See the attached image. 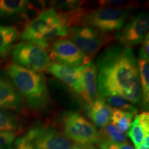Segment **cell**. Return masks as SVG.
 <instances>
[{
    "instance_id": "1",
    "label": "cell",
    "mask_w": 149,
    "mask_h": 149,
    "mask_svg": "<svg viewBox=\"0 0 149 149\" xmlns=\"http://www.w3.org/2000/svg\"><path fill=\"white\" fill-rule=\"evenodd\" d=\"M96 66L100 97L119 96L135 104L141 101L137 59L132 48L109 46L98 57Z\"/></svg>"
},
{
    "instance_id": "2",
    "label": "cell",
    "mask_w": 149,
    "mask_h": 149,
    "mask_svg": "<svg viewBox=\"0 0 149 149\" xmlns=\"http://www.w3.org/2000/svg\"><path fill=\"white\" fill-rule=\"evenodd\" d=\"M6 74L31 109L42 111L47 107L50 97L44 74L14 64L7 67Z\"/></svg>"
},
{
    "instance_id": "3",
    "label": "cell",
    "mask_w": 149,
    "mask_h": 149,
    "mask_svg": "<svg viewBox=\"0 0 149 149\" xmlns=\"http://www.w3.org/2000/svg\"><path fill=\"white\" fill-rule=\"evenodd\" d=\"M128 17V9L100 7L86 11L80 27L92 28L103 33L119 31L124 26Z\"/></svg>"
},
{
    "instance_id": "4",
    "label": "cell",
    "mask_w": 149,
    "mask_h": 149,
    "mask_svg": "<svg viewBox=\"0 0 149 149\" xmlns=\"http://www.w3.org/2000/svg\"><path fill=\"white\" fill-rule=\"evenodd\" d=\"M63 133L81 146H90L100 139L99 131L92 123L76 112L68 111L61 117Z\"/></svg>"
},
{
    "instance_id": "5",
    "label": "cell",
    "mask_w": 149,
    "mask_h": 149,
    "mask_svg": "<svg viewBox=\"0 0 149 149\" xmlns=\"http://www.w3.org/2000/svg\"><path fill=\"white\" fill-rule=\"evenodd\" d=\"M11 56L14 64L38 73L47 72L51 64L46 49L26 42L15 44L11 50Z\"/></svg>"
},
{
    "instance_id": "6",
    "label": "cell",
    "mask_w": 149,
    "mask_h": 149,
    "mask_svg": "<svg viewBox=\"0 0 149 149\" xmlns=\"http://www.w3.org/2000/svg\"><path fill=\"white\" fill-rule=\"evenodd\" d=\"M68 36L90 61L102 47L107 45L113 40V37L109 33L89 27L71 28Z\"/></svg>"
},
{
    "instance_id": "7",
    "label": "cell",
    "mask_w": 149,
    "mask_h": 149,
    "mask_svg": "<svg viewBox=\"0 0 149 149\" xmlns=\"http://www.w3.org/2000/svg\"><path fill=\"white\" fill-rule=\"evenodd\" d=\"M62 22L58 13L52 8L41 11L25 26L21 34L22 40L38 46L48 33Z\"/></svg>"
},
{
    "instance_id": "8",
    "label": "cell",
    "mask_w": 149,
    "mask_h": 149,
    "mask_svg": "<svg viewBox=\"0 0 149 149\" xmlns=\"http://www.w3.org/2000/svg\"><path fill=\"white\" fill-rule=\"evenodd\" d=\"M51 61L70 67H80L90 62L88 57L69 39L56 40L48 48Z\"/></svg>"
},
{
    "instance_id": "9",
    "label": "cell",
    "mask_w": 149,
    "mask_h": 149,
    "mask_svg": "<svg viewBox=\"0 0 149 149\" xmlns=\"http://www.w3.org/2000/svg\"><path fill=\"white\" fill-rule=\"evenodd\" d=\"M36 149H70L72 141L55 128L39 126L26 134Z\"/></svg>"
},
{
    "instance_id": "10",
    "label": "cell",
    "mask_w": 149,
    "mask_h": 149,
    "mask_svg": "<svg viewBox=\"0 0 149 149\" xmlns=\"http://www.w3.org/2000/svg\"><path fill=\"white\" fill-rule=\"evenodd\" d=\"M149 18L148 13H141L134 16L118 31L115 37L120 45L132 48L140 44L148 33Z\"/></svg>"
},
{
    "instance_id": "11",
    "label": "cell",
    "mask_w": 149,
    "mask_h": 149,
    "mask_svg": "<svg viewBox=\"0 0 149 149\" xmlns=\"http://www.w3.org/2000/svg\"><path fill=\"white\" fill-rule=\"evenodd\" d=\"M24 107V98L7 74L0 72V109L18 112L21 111Z\"/></svg>"
},
{
    "instance_id": "12",
    "label": "cell",
    "mask_w": 149,
    "mask_h": 149,
    "mask_svg": "<svg viewBox=\"0 0 149 149\" xmlns=\"http://www.w3.org/2000/svg\"><path fill=\"white\" fill-rule=\"evenodd\" d=\"M81 70L82 66L74 68L53 62L50 64L47 72L66 84L72 91L81 97L83 93Z\"/></svg>"
},
{
    "instance_id": "13",
    "label": "cell",
    "mask_w": 149,
    "mask_h": 149,
    "mask_svg": "<svg viewBox=\"0 0 149 149\" xmlns=\"http://www.w3.org/2000/svg\"><path fill=\"white\" fill-rule=\"evenodd\" d=\"M81 84L83 93L81 97L89 107L100 96L97 89V68L94 63L90 62L82 66Z\"/></svg>"
},
{
    "instance_id": "14",
    "label": "cell",
    "mask_w": 149,
    "mask_h": 149,
    "mask_svg": "<svg viewBox=\"0 0 149 149\" xmlns=\"http://www.w3.org/2000/svg\"><path fill=\"white\" fill-rule=\"evenodd\" d=\"M88 115L95 125L103 128L111 122L112 109L102 97H99L89 107Z\"/></svg>"
},
{
    "instance_id": "15",
    "label": "cell",
    "mask_w": 149,
    "mask_h": 149,
    "mask_svg": "<svg viewBox=\"0 0 149 149\" xmlns=\"http://www.w3.org/2000/svg\"><path fill=\"white\" fill-rule=\"evenodd\" d=\"M26 0H0V19H5L23 14L27 10Z\"/></svg>"
},
{
    "instance_id": "16",
    "label": "cell",
    "mask_w": 149,
    "mask_h": 149,
    "mask_svg": "<svg viewBox=\"0 0 149 149\" xmlns=\"http://www.w3.org/2000/svg\"><path fill=\"white\" fill-rule=\"evenodd\" d=\"M137 64L141 91V104L144 109H148L149 103V59L139 57Z\"/></svg>"
},
{
    "instance_id": "17",
    "label": "cell",
    "mask_w": 149,
    "mask_h": 149,
    "mask_svg": "<svg viewBox=\"0 0 149 149\" xmlns=\"http://www.w3.org/2000/svg\"><path fill=\"white\" fill-rule=\"evenodd\" d=\"M17 37L18 31L17 28L0 25V58L6 56L11 51Z\"/></svg>"
},
{
    "instance_id": "18",
    "label": "cell",
    "mask_w": 149,
    "mask_h": 149,
    "mask_svg": "<svg viewBox=\"0 0 149 149\" xmlns=\"http://www.w3.org/2000/svg\"><path fill=\"white\" fill-rule=\"evenodd\" d=\"M19 128L17 117L11 111L0 109V131L15 133Z\"/></svg>"
},
{
    "instance_id": "19",
    "label": "cell",
    "mask_w": 149,
    "mask_h": 149,
    "mask_svg": "<svg viewBox=\"0 0 149 149\" xmlns=\"http://www.w3.org/2000/svg\"><path fill=\"white\" fill-rule=\"evenodd\" d=\"M100 138L107 139L114 142H126L127 137L125 134L121 132L113 123L110 122L99 131Z\"/></svg>"
},
{
    "instance_id": "20",
    "label": "cell",
    "mask_w": 149,
    "mask_h": 149,
    "mask_svg": "<svg viewBox=\"0 0 149 149\" xmlns=\"http://www.w3.org/2000/svg\"><path fill=\"white\" fill-rule=\"evenodd\" d=\"M106 103L112 109H120L122 111L128 112L135 115L137 113V110L134 107L133 104L129 103L125 99L119 96H110L104 98Z\"/></svg>"
},
{
    "instance_id": "21",
    "label": "cell",
    "mask_w": 149,
    "mask_h": 149,
    "mask_svg": "<svg viewBox=\"0 0 149 149\" xmlns=\"http://www.w3.org/2000/svg\"><path fill=\"white\" fill-rule=\"evenodd\" d=\"M127 135L131 139V141H133L136 149L138 148L144 141L145 134L142 128L139 126L138 115H136L134 118V121L132 123L130 128L128 129Z\"/></svg>"
},
{
    "instance_id": "22",
    "label": "cell",
    "mask_w": 149,
    "mask_h": 149,
    "mask_svg": "<svg viewBox=\"0 0 149 149\" xmlns=\"http://www.w3.org/2000/svg\"><path fill=\"white\" fill-rule=\"evenodd\" d=\"M96 144H97L100 149H136L128 141L114 142L105 139L100 138Z\"/></svg>"
},
{
    "instance_id": "23",
    "label": "cell",
    "mask_w": 149,
    "mask_h": 149,
    "mask_svg": "<svg viewBox=\"0 0 149 149\" xmlns=\"http://www.w3.org/2000/svg\"><path fill=\"white\" fill-rule=\"evenodd\" d=\"M134 118H135V115L133 114V113L125 111L124 115L120 118V120L115 125L117 126V128L121 132L124 133V132H126L127 130H128V129L130 128Z\"/></svg>"
},
{
    "instance_id": "24",
    "label": "cell",
    "mask_w": 149,
    "mask_h": 149,
    "mask_svg": "<svg viewBox=\"0 0 149 149\" xmlns=\"http://www.w3.org/2000/svg\"><path fill=\"white\" fill-rule=\"evenodd\" d=\"M17 133L0 131V149H8L15 140Z\"/></svg>"
},
{
    "instance_id": "25",
    "label": "cell",
    "mask_w": 149,
    "mask_h": 149,
    "mask_svg": "<svg viewBox=\"0 0 149 149\" xmlns=\"http://www.w3.org/2000/svg\"><path fill=\"white\" fill-rule=\"evenodd\" d=\"M100 7H111V8L128 9L132 6V5H135V3H130V1H115V0H108V1H100L98 2Z\"/></svg>"
},
{
    "instance_id": "26",
    "label": "cell",
    "mask_w": 149,
    "mask_h": 149,
    "mask_svg": "<svg viewBox=\"0 0 149 149\" xmlns=\"http://www.w3.org/2000/svg\"><path fill=\"white\" fill-rule=\"evenodd\" d=\"M14 149H36L26 135H24L15 141Z\"/></svg>"
},
{
    "instance_id": "27",
    "label": "cell",
    "mask_w": 149,
    "mask_h": 149,
    "mask_svg": "<svg viewBox=\"0 0 149 149\" xmlns=\"http://www.w3.org/2000/svg\"><path fill=\"white\" fill-rule=\"evenodd\" d=\"M138 120L139 126L142 128L145 135H149V114L148 112H143L138 115Z\"/></svg>"
},
{
    "instance_id": "28",
    "label": "cell",
    "mask_w": 149,
    "mask_h": 149,
    "mask_svg": "<svg viewBox=\"0 0 149 149\" xmlns=\"http://www.w3.org/2000/svg\"><path fill=\"white\" fill-rule=\"evenodd\" d=\"M149 35L147 33L146 36L141 42V47L139 50V57H143V58L149 59Z\"/></svg>"
},
{
    "instance_id": "29",
    "label": "cell",
    "mask_w": 149,
    "mask_h": 149,
    "mask_svg": "<svg viewBox=\"0 0 149 149\" xmlns=\"http://www.w3.org/2000/svg\"><path fill=\"white\" fill-rule=\"evenodd\" d=\"M137 149H149V147L146 146V145H144V144L142 143V144H141L140 145V146H139Z\"/></svg>"
},
{
    "instance_id": "30",
    "label": "cell",
    "mask_w": 149,
    "mask_h": 149,
    "mask_svg": "<svg viewBox=\"0 0 149 149\" xmlns=\"http://www.w3.org/2000/svg\"><path fill=\"white\" fill-rule=\"evenodd\" d=\"M70 149H86L84 147L78 146H73Z\"/></svg>"
}]
</instances>
